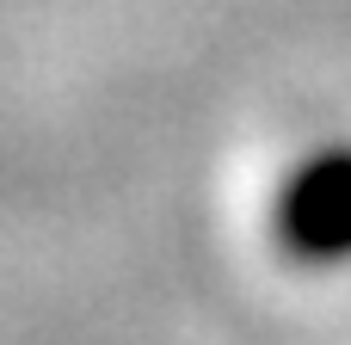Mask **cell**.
Here are the masks:
<instances>
[{"label": "cell", "instance_id": "cell-1", "mask_svg": "<svg viewBox=\"0 0 351 345\" xmlns=\"http://www.w3.org/2000/svg\"><path fill=\"white\" fill-rule=\"evenodd\" d=\"M278 235L308 265H346L351 259V142L308 154L284 198H278Z\"/></svg>", "mask_w": 351, "mask_h": 345}]
</instances>
